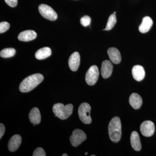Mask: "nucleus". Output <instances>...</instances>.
Returning a JSON list of instances; mask_svg holds the SVG:
<instances>
[{
	"instance_id": "nucleus-27",
	"label": "nucleus",
	"mask_w": 156,
	"mask_h": 156,
	"mask_svg": "<svg viewBox=\"0 0 156 156\" xmlns=\"http://www.w3.org/2000/svg\"><path fill=\"white\" fill-rule=\"evenodd\" d=\"M68 156V155L67 154H64L62 155V156Z\"/></svg>"
},
{
	"instance_id": "nucleus-26",
	"label": "nucleus",
	"mask_w": 156,
	"mask_h": 156,
	"mask_svg": "<svg viewBox=\"0 0 156 156\" xmlns=\"http://www.w3.org/2000/svg\"><path fill=\"white\" fill-rule=\"evenodd\" d=\"M5 131V126L2 123L0 124V139L2 138Z\"/></svg>"
},
{
	"instance_id": "nucleus-28",
	"label": "nucleus",
	"mask_w": 156,
	"mask_h": 156,
	"mask_svg": "<svg viewBox=\"0 0 156 156\" xmlns=\"http://www.w3.org/2000/svg\"><path fill=\"white\" fill-rule=\"evenodd\" d=\"M85 154L86 155H88V153L86 152V153Z\"/></svg>"
},
{
	"instance_id": "nucleus-19",
	"label": "nucleus",
	"mask_w": 156,
	"mask_h": 156,
	"mask_svg": "<svg viewBox=\"0 0 156 156\" xmlns=\"http://www.w3.org/2000/svg\"><path fill=\"white\" fill-rule=\"evenodd\" d=\"M51 49L48 47H45L39 49L35 53V57L39 60L45 59L51 56Z\"/></svg>"
},
{
	"instance_id": "nucleus-21",
	"label": "nucleus",
	"mask_w": 156,
	"mask_h": 156,
	"mask_svg": "<svg viewBox=\"0 0 156 156\" xmlns=\"http://www.w3.org/2000/svg\"><path fill=\"white\" fill-rule=\"evenodd\" d=\"M116 17L115 14H111L110 16V17H109L107 23L106 24V27L104 30H111L114 27L116 23Z\"/></svg>"
},
{
	"instance_id": "nucleus-12",
	"label": "nucleus",
	"mask_w": 156,
	"mask_h": 156,
	"mask_svg": "<svg viewBox=\"0 0 156 156\" xmlns=\"http://www.w3.org/2000/svg\"><path fill=\"white\" fill-rule=\"evenodd\" d=\"M109 58L111 61L115 64H118L122 60L121 53L119 51L115 48H109L107 51Z\"/></svg>"
},
{
	"instance_id": "nucleus-3",
	"label": "nucleus",
	"mask_w": 156,
	"mask_h": 156,
	"mask_svg": "<svg viewBox=\"0 0 156 156\" xmlns=\"http://www.w3.org/2000/svg\"><path fill=\"white\" fill-rule=\"evenodd\" d=\"M73 108V106L71 104L65 105L63 104L58 103L54 105L53 111L55 117H58L61 120H65L72 115Z\"/></svg>"
},
{
	"instance_id": "nucleus-25",
	"label": "nucleus",
	"mask_w": 156,
	"mask_h": 156,
	"mask_svg": "<svg viewBox=\"0 0 156 156\" xmlns=\"http://www.w3.org/2000/svg\"><path fill=\"white\" fill-rule=\"evenodd\" d=\"M6 4L12 8H14L17 5L18 1L17 0H5Z\"/></svg>"
},
{
	"instance_id": "nucleus-24",
	"label": "nucleus",
	"mask_w": 156,
	"mask_h": 156,
	"mask_svg": "<svg viewBox=\"0 0 156 156\" xmlns=\"http://www.w3.org/2000/svg\"><path fill=\"white\" fill-rule=\"evenodd\" d=\"M46 153H45L44 149L42 147H38L34 151L33 156H46Z\"/></svg>"
},
{
	"instance_id": "nucleus-20",
	"label": "nucleus",
	"mask_w": 156,
	"mask_h": 156,
	"mask_svg": "<svg viewBox=\"0 0 156 156\" xmlns=\"http://www.w3.org/2000/svg\"><path fill=\"white\" fill-rule=\"evenodd\" d=\"M16 53V50L14 48H9L3 49L1 51L0 56L2 58H10L14 56Z\"/></svg>"
},
{
	"instance_id": "nucleus-1",
	"label": "nucleus",
	"mask_w": 156,
	"mask_h": 156,
	"mask_svg": "<svg viewBox=\"0 0 156 156\" xmlns=\"http://www.w3.org/2000/svg\"><path fill=\"white\" fill-rule=\"evenodd\" d=\"M44 80L43 75L34 74L29 76L22 81L19 86V89L22 92H27L34 89L41 83Z\"/></svg>"
},
{
	"instance_id": "nucleus-23",
	"label": "nucleus",
	"mask_w": 156,
	"mask_h": 156,
	"mask_svg": "<svg viewBox=\"0 0 156 156\" xmlns=\"http://www.w3.org/2000/svg\"><path fill=\"white\" fill-rule=\"evenodd\" d=\"M10 24L7 22H2L0 23V33L5 32L10 28Z\"/></svg>"
},
{
	"instance_id": "nucleus-8",
	"label": "nucleus",
	"mask_w": 156,
	"mask_h": 156,
	"mask_svg": "<svg viewBox=\"0 0 156 156\" xmlns=\"http://www.w3.org/2000/svg\"><path fill=\"white\" fill-rule=\"evenodd\" d=\"M140 131L143 136L149 137L153 135L155 131L154 123L151 121H146L141 124Z\"/></svg>"
},
{
	"instance_id": "nucleus-6",
	"label": "nucleus",
	"mask_w": 156,
	"mask_h": 156,
	"mask_svg": "<svg viewBox=\"0 0 156 156\" xmlns=\"http://www.w3.org/2000/svg\"><path fill=\"white\" fill-rule=\"evenodd\" d=\"M98 68L95 65L92 66L87 71L86 75V81L89 86H93L96 83L99 77Z\"/></svg>"
},
{
	"instance_id": "nucleus-10",
	"label": "nucleus",
	"mask_w": 156,
	"mask_h": 156,
	"mask_svg": "<svg viewBox=\"0 0 156 156\" xmlns=\"http://www.w3.org/2000/svg\"><path fill=\"white\" fill-rule=\"evenodd\" d=\"M113 66L112 62L108 60H105L101 64V72L104 79H107L111 76L112 73Z\"/></svg>"
},
{
	"instance_id": "nucleus-9",
	"label": "nucleus",
	"mask_w": 156,
	"mask_h": 156,
	"mask_svg": "<svg viewBox=\"0 0 156 156\" xmlns=\"http://www.w3.org/2000/svg\"><path fill=\"white\" fill-rule=\"evenodd\" d=\"M68 63L69 68L72 71H76L77 70L80 63V56L78 52H74L71 55Z\"/></svg>"
},
{
	"instance_id": "nucleus-29",
	"label": "nucleus",
	"mask_w": 156,
	"mask_h": 156,
	"mask_svg": "<svg viewBox=\"0 0 156 156\" xmlns=\"http://www.w3.org/2000/svg\"><path fill=\"white\" fill-rule=\"evenodd\" d=\"M91 156H95V155H91Z\"/></svg>"
},
{
	"instance_id": "nucleus-2",
	"label": "nucleus",
	"mask_w": 156,
	"mask_h": 156,
	"mask_svg": "<svg viewBox=\"0 0 156 156\" xmlns=\"http://www.w3.org/2000/svg\"><path fill=\"white\" fill-rule=\"evenodd\" d=\"M108 129L111 140L115 143L119 142L122 136V125L119 117H115L112 119L109 123Z\"/></svg>"
},
{
	"instance_id": "nucleus-16",
	"label": "nucleus",
	"mask_w": 156,
	"mask_h": 156,
	"mask_svg": "<svg viewBox=\"0 0 156 156\" xmlns=\"http://www.w3.org/2000/svg\"><path fill=\"white\" fill-rule=\"evenodd\" d=\"M131 144L133 149L135 151H139L141 149V144L139 134L136 131H133L131 133Z\"/></svg>"
},
{
	"instance_id": "nucleus-14",
	"label": "nucleus",
	"mask_w": 156,
	"mask_h": 156,
	"mask_svg": "<svg viewBox=\"0 0 156 156\" xmlns=\"http://www.w3.org/2000/svg\"><path fill=\"white\" fill-rule=\"evenodd\" d=\"M37 37V34L34 30H27L21 32L18 36L19 41L28 42L34 40Z\"/></svg>"
},
{
	"instance_id": "nucleus-18",
	"label": "nucleus",
	"mask_w": 156,
	"mask_h": 156,
	"mask_svg": "<svg viewBox=\"0 0 156 156\" xmlns=\"http://www.w3.org/2000/svg\"><path fill=\"white\" fill-rule=\"evenodd\" d=\"M29 118L31 123L35 125H38L41 122V113L37 108H34L32 109L29 115Z\"/></svg>"
},
{
	"instance_id": "nucleus-15",
	"label": "nucleus",
	"mask_w": 156,
	"mask_h": 156,
	"mask_svg": "<svg viewBox=\"0 0 156 156\" xmlns=\"http://www.w3.org/2000/svg\"><path fill=\"white\" fill-rule=\"evenodd\" d=\"M129 103L133 108L138 109L141 107L143 101L142 98L139 94L133 93L129 97Z\"/></svg>"
},
{
	"instance_id": "nucleus-5",
	"label": "nucleus",
	"mask_w": 156,
	"mask_h": 156,
	"mask_svg": "<svg viewBox=\"0 0 156 156\" xmlns=\"http://www.w3.org/2000/svg\"><path fill=\"white\" fill-rule=\"evenodd\" d=\"M39 11L44 18L51 21L56 20L58 17L57 13L51 7L45 4H41L39 6Z\"/></svg>"
},
{
	"instance_id": "nucleus-22",
	"label": "nucleus",
	"mask_w": 156,
	"mask_h": 156,
	"mask_svg": "<svg viewBox=\"0 0 156 156\" xmlns=\"http://www.w3.org/2000/svg\"><path fill=\"white\" fill-rule=\"evenodd\" d=\"M91 18L89 16H84L80 19V23L84 27H87L89 25L91 22Z\"/></svg>"
},
{
	"instance_id": "nucleus-11",
	"label": "nucleus",
	"mask_w": 156,
	"mask_h": 156,
	"mask_svg": "<svg viewBox=\"0 0 156 156\" xmlns=\"http://www.w3.org/2000/svg\"><path fill=\"white\" fill-rule=\"evenodd\" d=\"M22 142L21 136L15 134L11 137L8 144V148L11 152H14L18 149Z\"/></svg>"
},
{
	"instance_id": "nucleus-13",
	"label": "nucleus",
	"mask_w": 156,
	"mask_h": 156,
	"mask_svg": "<svg viewBox=\"0 0 156 156\" xmlns=\"http://www.w3.org/2000/svg\"><path fill=\"white\" fill-rule=\"evenodd\" d=\"M132 74L135 80L140 82L142 81L145 76V70L141 66H134L132 69Z\"/></svg>"
},
{
	"instance_id": "nucleus-7",
	"label": "nucleus",
	"mask_w": 156,
	"mask_h": 156,
	"mask_svg": "<svg viewBox=\"0 0 156 156\" xmlns=\"http://www.w3.org/2000/svg\"><path fill=\"white\" fill-rule=\"evenodd\" d=\"M87 137V135L83 131L76 129L73 131L72 135L70 137V141L73 146L76 147L86 140Z\"/></svg>"
},
{
	"instance_id": "nucleus-4",
	"label": "nucleus",
	"mask_w": 156,
	"mask_h": 156,
	"mask_svg": "<svg viewBox=\"0 0 156 156\" xmlns=\"http://www.w3.org/2000/svg\"><path fill=\"white\" fill-rule=\"evenodd\" d=\"M91 107L89 104L83 102L81 104L78 109V115L81 121L85 124H89L92 122L90 116Z\"/></svg>"
},
{
	"instance_id": "nucleus-17",
	"label": "nucleus",
	"mask_w": 156,
	"mask_h": 156,
	"mask_svg": "<svg viewBox=\"0 0 156 156\" xmlns=\"http://www.w3.org/2000/svg\"><path fill=\"white\" fill-rule=\"evenodd\" d=\"M152 20L149 17L146 16L142 19V23L139 27V30L141 33H146L150 30L152 26Z\"/></svg>"
}]
</instances>
